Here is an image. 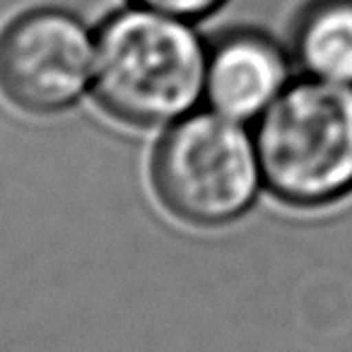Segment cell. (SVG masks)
Returning <instances> with one entry per match:
<instances>
[{
	"mask_svg": "<svg viewBox=\"0 0 352 352\" xmlns=\"http://www.w3.org/2000/svg\"><path fill=\"white\" fill-rule=\"evenodd\" d=\"M208 49L191 20L128 6L94 32L97 99L128 123L184 116L206 92Z\"/></svg>",
	"mask_w": 352,
	"mask_h": 352,
	"instance_id": "cell-1",
	"label": "cell"
},
{
	"mask_svg": "<svg viewBox=\"0 0 352 352\" xmlns=\"http://www.w3.org/2000/svg\"><path fill=\"white\" fill-rule=\"evenodd\" d=\"M258 162L292 206H326L352 191V87L307 78L263 111Z\"/></svg>",
	"mask_w": 352,
	"mask_h": 352,
	"instance_id": "cell-2",
	"label": "cell"
},
{
	"mask_svg": "<svg viewBox=\"0 0 352 352\" xmlns=\"http://www.w3.org/2000/svg\"><path fill=\"white\" fill-rule=\"evenodd\" d=\"M227 0H128V6L147 8V10L164 12V15L182 17V20H203L220 10Z\"/></svg>",
	"mask_w": 352,
	"mask_h": 352,
	"instance_id": "cell-7",
	"label": "cell"
},
{
	"mask_svg": "<svg viewBox=\"0 0 352 352\" xmlns=\"http://www.w3.org/2000/svg\"><path fill=\"white\" fill-rule=\"evenodd\" d=\"M292 54L309 78L352 87V0H304Z\"/></svg>",
	"mask_w": 352,
	"mask_h": 352,
	"instance_id": "cell-6",
	"label": "cell"
},
{
	"mask_svg": "<svg viewBox=\"0 0 352 352\" xmlns=\"http://www.w3.org/2000/svg\"><path fill=\"white\" fill-rule=\"evenodd\" d=\"M94 73V34L70 10H22L0 32V87L36 113L58 111L85 92Z\"/></svg>",
	"mask_w": 352,
	"mask_h": 352,
	"instance_id": "cell-4",
	"label": "cell"
},
{
	"mask_svg": "<svg viewBox=\"0 0 352 352\" xmlns=\"http://www.w3.org/2000/svg\"><path fill=\"white\" fill-rule=\"evenodd\" d=\"M285 51L261 32H232L208 49L206 94L222 116L244 121L265 111L287 85Z\"/></svg>",
	"mask_w": 352,
	"mask_h": 352,
	"instance_id": "cell-5",
	"label": "cell"
},
{
	"mask_svg": "<svg viewBox=\"0 0 352 352\" xmlns=\"http://www.w3.org/2000/svg\"><path fill=\"white\" fill-rule=\"evenodd\" d=\"M258 150L230 116L201 113L169 131L155 160L160 198L196 225L234 220L251 206L261 182Z\"/></svg>",
	"mask_w": 352,
	"mask_h": 352,
	"instance_id": "cell-3",
	"label": "cell"
}]
</instances>
